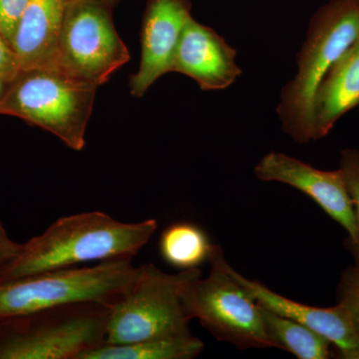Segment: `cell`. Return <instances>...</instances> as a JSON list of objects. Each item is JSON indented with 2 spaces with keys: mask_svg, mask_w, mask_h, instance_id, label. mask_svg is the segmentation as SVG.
<instances>
[{
  "mask_svg": "<svg viewBox=\"0 0 359 359\" xmlns=\"http://www.w3.org/2000/svg\"><path fill=\"white\" fill-rule=\"evenodd\" d=\"M259 309L264 330L275 348L289 351L299 359L330 358V342L325 337L306 325L280 316L261 304Z\"/></svg>",
  "mask_w": 359,
  "mask_h": 359,
  "instance_id": "2e32d148",
  "label": "cell"
},
{
  "mask_svg": "<svg viewBox=\"0 0 359 359\" xmlns=\"http://www.w3.org/2000/svg\"><path fill=\"white\" fill-rule=\"evenodd\" d=\"M231 273L257 304L318 332L337 346L342 358L359 359V334L341 304L328 309L306 306L276 294L257 280H248L233 268Z\"/></svg>",
  "mask_w": 359,
  "mask_h": 359,
  "instance_id": "7c38bea8",
  "label": "cell"
},
{
  "mask_svg": "<svg viewBox=\"0 0 359 359\" xmlns=\"http://www.w3.org/2000/svg\"><path fill=\"white\" fill-rule=\"evenodd\" d=\"M212 247L204 231L190 223L171 224L160 238L163 259L182 271L198 268L207 261Z\"/></svg>",
  "mask_w": 359,
  "mask_h": 359,
  "instance_id": "e0dca14e",
  "label": "cell"
},
{
  "mask_svg": "<svg viewBox=\"0 0 359 359\" xmlns=\"http://www.w3.org/2000/svg\"><path fill=\"white\" fill-rule=\"evenodd\" d=\"M190 0H149L141 35V62L130 79L132 95L142 97L172 65L187 23Z\"/></svg>",
  "mask_w": 359,
  "mask_h": 359,
  "instance_id": "30bf717a",
  "label": "cell"
},
{
  "mask_svg": "<svg viewBox=\"0 0 359 359\" xmlns=\"http://www.w3.org/2000/svg\"><path fill=\"white\" fill-rule=\"evenodd\" d=\"M359 105V37L321 80L313 101V141L325 138Z\"/></svg>",
  "mask_w": 359,
  "mask_h": 359,
  "instance_id": "5bb4252c",
  "label": "cell"
},
{
  "mask_svg": "<svg viewBox=\"0 0 359 359\" xmlns=\"http://www.w3.org/2000/svg\"><path fill=\"white\" fill-rule=\"evenodd\" d=\"M208 261V278L195 276L182 292L187 316L238 348H275L264 330L259 304L233 275L219 245H212Z\"/></svg>",
  "mask_w": 359,
  "mask_h": 359,
  "instance_id": "5b68a950",
  "label": "cell"
},
{
  "mask_svg": "<svg viewBox=\"0 0 359 359\" xmlns=\"http://www.w3.org/2000/svg\"><path fill=\"white\" fill-rule=\"evenodd\" d=\"M69 1L29 0L13 42L21 70L52 69Z\"/></svg>",
  "mask_w": 359,
  "mask_h": 359,
  "instance_id": "4fadbf2b",
  "label": "cell"
},
{
  "mask_svg": "<svg viewBox=\"0 0 359 359\" xmlns=\"http://www.w3.org/2000/svg\"><path fill=\"white\" fill-rule=\"evenodd\" d=\"M110 306L68 304L0 325V359H78L105 344Z\"/></svg>",
  "mask_w": 359,
  "mask_h": 359,
  "instance_id": "277c9868",
  "label": "cell"
},
{
  "mask_svg": "<svg viewBox=\"0 0 359 359\" xmlns=\"http://www.w3.org/2000/svg\"><path fill=\"white\" fill-rule=\"evenodd\" d=\"M96 90L54 70H20L7 86L0 115L20 118L55 135L73 150L81 151Z\"/></svg>",
  "mask_w": 359,
  "mask_h": 359,
  "instance_id": "52a82bcc",
  "label": "cell"
},
{
  "mask_svg": "<svg viewBox=\"0 0 359 359\" xmlns=\"http://www.w3.org/2000/svg\"><path fill=\"white\" fill-rule=\"evenodd\" d=\"M106 2H107L108 4L111 6H114L116 4H118V2L120 1V0H105Z\"/></svg>",
  "mask_w": 359,
  "mask_h": 359,
  "instance_id": "cb8c5ba5",
  "label": "cell"
},
{
  "mask_svg": "<svg viewBox=\"0 0 359 359\" xmlns=\"http://www.w3.org/2000/svg\"><path fill=\"white\" fill-rule=\"evenodd\" d=\"M255 174L262 181L278 182L306 194L346 229L348 245L355 243L358 226L341 170L323 171L283 153L271 152L257 163Z\"/></svg>",
  "mask_w": 359,
  "mask_h": 359,
  "instance_id": "9c48e42d",
  "label": "cell"
},
{
  "mask_svg": "<svg viewBox=\"0 0 359 359\" xmlns=\"http://www.w3.org/2000/svg\"><path fill=\"white\" fill-rule=\"evenodd\" d=\"M237 50L209 26L191 18L175 55L172 72L192 78L204 91L224 90L242 75Z\"/></svg>",
  "mask_w": 359,
  "mask_h": 359,
  "instance_id": "8fae6325",
  "label": "cell"
},
{
  "mask_svg": "<svg viewBox=\"0 0 359 359\" xmlns=\"http://www.w3.org/2000/svg\"><path fill=\"white\" fill-rule=\"evenodd\" d=\"M339 169L344 173L347 191L353 205L358 226V238L355 243L349 245V247L359 266V151L355 149H346L342 151Z\"/></svg>",
  "mask_w": 359,
  "mask_h": 359,
  "instance_id": "ac0fdd59",
  "label": "cell"
},
{
  "mask_svg": "<svg viewBox=\"0 0 359 359\" xmlns=\"http://www.w3.org/2000/svg\"><path fill=\"white\" fill-rule=\"evenodd\" d=\"M8 83L9 82L6 81V80L0 77V103H1L2 99H4V95H6Z\"/></svg>",
  "mask_w": 359,
  "mask_h": 359,
  "instance_id": "603a6c76",
  "label": "cell"
},
{
  "mask_svg": "<svg viewBox=\"0 0 359 359\" xmlns=\"http://www.w3.org/2000/svg\"><path fill=\"white\" fill-rule=\"evenodd\" d=\"M201 269L167 273L155 264L139 266L136 280L121 299L111 306L106 344H126L141 340L191 334L182 302L189 280Z\"/></svg>",
  "mask_w": 359,
  "mask_h": 359,
  "instance_id": "8992f818",
  "label": "cell"
},
{
  "mask_svg": "<svg viewBox=\"0 0 359 359\" xmlns=\"http://www.w3.org/2000/svg\"><path fill=\"white\" fill-rule=\"evenodd\" d=\"M20 70L13 45L0 32V77L7 82H11Z\"/></svg>",
  "mask_w": 359,
  "mask_h": 359,
  "instance_id": "44dd1931",
  "label": "cell"
},
{
  "mask_svg": "<svg viewBox=\"0 0 359 359\" xmlns=\"http://www.w3.org/2000/svg\"><path fill=\"white\" fill-rule=\"evenodd\" d=\"M28 2L29 0H0V32L11 45Z\"/></svg>",
  "mask_w": 359,
  "mask_h": 359,
  "instance_id": "ffe728a7",
  "label": "cell"
},
{
  "mask_svg": "<svg viewBox=\"0 0 359 359\" xmlns=\"http://www.w3.org/2000/svg\"><path fill=\"white\" fill-rule=\"evenodd\" d=\"M359 37V0H332L309 23L297 54V72L283 87L276 113L282 128L299 144L313 141V101L330 68Z\"/></svg>",
  "mask_w": 359,
  "mask_h": 359,
  "instance_id": "7a4b0ae2",
  "label": "cell"
},
{
  "mask_svg": "<svg viewBox=\"0 0 359 359\" xmlns=\"http://www.w3.org/2000/svg\"><path fill=\"white\" fill-rule=\"evenodd\" d=\"M105 0H70L51 70L97 88L130 60Z\"/></svg>",
  "mask_w": 359,
  "mask_h": 359,
  "instance_id": "ba28073f",
  "label": "cell"
},
{
  "mask_svg": "<svg viewBox=\"0 0 359 359\" xmlns=\"http://www.w3.org/2000/svg\"><path fill=\"white\" fill-rule=\"evenodd\" d=\"M23 244L13 242L7 235L6 229L0 223V276L18 257Z\"/></svg>",
  "mask_w": 359,
  "mask_h": 359,
  "instance_id": "7402d4cb",
  "label": "cell"
},
{
  "mask_svg": "<svg viewBox=\"0 0 359 359\" xmlns=\"http://www.w3.org/2000/svg\"><path fill=\"white\" fill-rule=\"evenodd\" d=\"M132 259L56 269L0 283V325L68 304L114 306L138 275Z\"/></svg>",
  "mask_w": 359,
  "mask_h": 359,
  "instance_id": "3957f363",
  "label": "cell"
},
{
  "mask_svg": "<svg viewBox=\"0 0 359 359\" xmlns=\"http://www.w3.org/2000/svg\"><path fill=\"white\" fill-rule=\"evenodd\" d=\"M204 344L192 334L141 340L126 344H106L85 351L78 359H192Z\"/></svg>",
  "mask_w": 359,
  "mask_h": 359,
  "instance_id": "9a60e30c",
  "label": "cell"
},
{
  "mask_svg": "<svg viewBox=\"0 0 359 359\" xmlns=\"http://www.w3.org/2000/svg\"><path fill=\"white\" fill-rule=\"evenodd\" d=\"M339 302L359 334V266L347 269L339 285Z\"/></svg>",
  "mask_w": 359,
  "mask_h": 359,
  "instance_id": "d6986e66",
  "label": "cell"
},
{
  "mask_svg": "<svg viewBox=\"0 0 359 359\" xmlns=\"http://www.w3.org/2000/svg\"><path fill=\"white\" fill-rule=\"evenodd\" d=\"M157 229L155 219L122 223L101 212L58 219L23 244L20 254L0 276V283L91 262L132 259Z\"/></svg>",
  "mask_w": 359,
  "mask_h": 359,
  "instance_id": "6da1fadb",
  "label": "cell"
}]
</instances>
